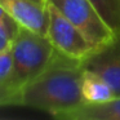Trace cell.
Segmentation results:
<instances>
[{
    "label": "cell",
    "mask_w": 120,
    "mask_h": 120,
    "mask_svg": "<svg viewBox=\"0 0 120 120\" xmlns=\"http://www.w3.org/2000/svg\"><path fill=\"white\" fill-rule=\"evenodd\" d=\"M84 62L58 53L54 62L40 76L30 81L22 92L21 106L56 115L84 103L81 78Z\"/></svg>",
    "instance_id": "6da1fadb"
},
{
    "label": "cell",
    "mask_w": 120,
    "mask_h": 120,
    "mask_svg": "<svg viewBox=\"0 0 120 120\" xmlns=\"http://www.w3.org/2000/svg\"><path fill=\"white\" fill-rule=\"evenodd\" d=\"M11 52L16 80L22 89L41 75L60 53L48 36L21 26L13 39Z\"/></svg>",
    "instance_id": "7a4b0ae2"
},
{
    "label": "cell",
    "mask_w": 120,
    "mask_h": 120,
    "mask_svg": "<svg viewBox=\"0 0 120 120\" xmlns=\"http://www.w3.org/2000/svg\"><path fill=\"white\" fill-rule=\"evenodd\" d=\"M67 17L98 50L109 47L117 39L90 0H48Z\"/></svg>",
    "instance_id": "3957f363"
},
{
    "label": "cell",
    "mask_w": 120,
    "mask_h": 120,
    "mask_svg": "<svg viewBox=\"0 0 120 120\" xmlns=\"http://www.w3.org/2000/svg\"><path fill=\"white\" fill-rule=\"evenodd\" d=\"M49 26L47 36L58 52L75 61L85 63L86 60L98 52L96 47L85 38V35L53 4L48 3Z\"/></svg>",
    "instance_id": "277c9868"
},
{
    "label": "cell",
    "mask_w": 120,
    "mask_h": 120,
    "mask_svg": "<svg viewBox=\"0 0 120 120\" xmlns=\"http://www.w3.org/2000/svg\"><path fill=\"white\" fill-rule=\"evenodd\" d=\"M0 4L21 27L47 36L49 26L48 4L43 5L34 0H0Z\"/></svg>",
    "instance_id": "5b68a950"
},
{
    "label": "cell",
    "mask_w": 120,
    "mask_h": 120,
    "mask_svg": "<svg viewBox=\"0 0 120 120\" xmlns=\"http://www.w3.org/2000/svg\"><path fill=\"white\" fill-rule=\"evenodd\" d=\"M84 66L103 78L114 89L115 96L120 97V38L109 47L96 52L85 61Z\"/></svg>",
    "instance_id": "8992f818"
},
{
    "label": "cell",
    "mask_w": 120,
    "mask_h": 120,
    "mask_svg": "<svg viewBox=\"0 0 120 120\" xmlns=\"http://www.w3.org/2000/svg\"><path fill=\"white\" fill-rule=\"evenodd\" d=\"M54 117L60 120H120V97L103 103H81Z\"/></svg>",
    "instance_id": "52a82bcc"
},
{
    "label": "cell",
    "mask_w": 120,
    "mask_h": 120,
    "mask_svg": "<svg viewBox=\"0 0 120 120\" xmlns=\"http://www.w3.org/2000/svg\"><path fill=\"white\" fill-rule=\"evenodd\" d=\"M23 89L18 85L11 48L0 53V107L21 106Z\"/></svg>",
    "instance_id": "ba28073f"
},
{
    "label": "cell",
    "mask_w": 120,
    "mask_h": 120,
    "mask_svg": "<svg viewBox=\"0 0 120 120\" xmlns=\"http://www.w3.org/2000/svg\"><path fill=\"white\" fill-rule=\"evenodd\" d=\"M81 93L84 103H103L116 98L110 84L89 68H84L81 78Z\"/></svg>",
    "instance_id": "9c48e42d"
},
{
    "label": "cell",
    "mask_w": 120,
    "mask_h": 120,
    "mask_svg": "<svg viewBox=\"0 0 120 120\" xmlns=\"http://www.w3.org/2000/svg\"><path fill=\"white\" fill-rule=\"evenodd\" d=\"M106 23L120 38V0H90Z\"/></svg>",
    "instance_id": "30bf717a"
},
{
    "label": "cell",
    "mask_w": 120,
    "mask_h": 120,
    "mask_svg": "<svg viewBox=\"0 0 120 120\" xmlns=\"http://www.w3.org/2000/svg\"><path fill=\"white\" fill-rule=\"evenodd\" d=\"M19 26H9L5 23H0V53L8 50L12 47L13 39L16 38Z\"/></svg>",
    "instance_id": "8fae6325"
},
{
    "label": "cell",
    "mask_w": 120,
    "mask_h": 120,
    "mask_svg": "<svg viewBox=\"0 0 120 120\" xmlns=\"http://www.w3.org/2000/svg\"><path fill=\"white\" fill-rule=\"evenodd\" d=\"M0 23H5V25H9V26H19V25L7 13V11L1 7V4H0Z\"/></svg>",
    "instance_id": "7c38bea8"
},
{
    "label": "cell",
    "mask_w": 120,
    "mask_h": 120,
    "mask_svg": "<svg viewBox=\"0 0 120 120\" xmlns=\"http://www.w3.org/2000/svg\"><path fill=\"white\" fill-rule=\"evenodd\" d=\"M34 1H36L39 4H43V5H47L48 4V0H34Z\"/></svg>",
    "instance_id": "4fadbf2b"
}]
</instances>
